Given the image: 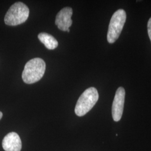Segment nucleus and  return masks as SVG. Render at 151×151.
<instances>
[{"label": "nucleus", "mask_w": 151, "mask_h": 151, "mask_svg": "<svg viewBox=\"0 0 151 151\" xmlns=\"http://www.w3.org/2000/svg\"><path fill=\"white\" fill-rule=\"evenodd\" d=\"M45 68V62L40 58H35L29 60L22 73V80L27 84L38 82L43 77Z\"/></svg>", "instance_id": "f257e3e1"}, {"label": "nucleus", "mask_w": 151, "mask_h": 151, "mask_svg": "<svg viewBox=\"0 0 151 151\" xmlns=\"http://www.w3.org/2000/svg\"><path fill=\"white\" fill-rule=\"evenodd\" d=\"M99 99V93L95 87H90L83 92L79 97L75 111L78 116H82L90 111L96 104Z\"/></svg>", "instance_id": "f03ea898"}, {"label": "nucleus", "mask_w": 151, "mask_h": 151, "mask_svg": "<svg viewBox=\"0 0 151 151\" xmlns=\"http://www.w3.org/2000/svg\"><path fill=\"white\" fill-rule=\"evenodd\" d=\"M29 15V9L27 6L21 2H16L7 12L4 21L6 25L16 26L25 22Z\"/></svg>", "instance_id": "7ed1b4c3"}, {"label": "nucleus", "mask_w": 151, "mask_h": 151, "mask_svg": "<svg viewBox=\"0 0 151 151\" xmlns=\"http://www.w3.org/2000/svg\"><path fill=\"white\" fill-rule=\"evenodd\" d=\"M127 19V14L123 9H119L115 11L111 17L109 25L107 40L110 44L115 43L124 27Z\"/></svg>", "instance_id": "20e7f679"}, {"label": "nucleus", "mask_w": 151, "mask_h": 151, "mask_svg": "<svg viewBox=\"0 0 151 151\" xmlns=\"http://www.w3.org/2000/svg\"><path fill=\"white\" fill-rule=\"evenodd\" d=\"M125 91L123 87L117 89L112 105V116L115 122H119L122 117L124 110Z\"/></svg>", "instance_id": "39448f33"}, {"label": "nucleus", "mask_w": 151, "mask_h": 151, "mask_svg": "<svg viewBox=\"0 0 151 151\" xmlns=\"http://www.w3.org/2000/svg\"><path fill=\"white\" fill-rule=\"evenodd\" d=\"M72 14L73 10L69 7L62 9L57 14L55 22L60 30L63 32H70L69 28L72 24V20L71 19Z\"/></svg>", "instance_id": "423d86ee"}, {"label": "nucleus", "mask_w": 151, "mask_h": 151, "mask_svg": "<svg viewBox=\"0 0 151 151\" xmlns=\"http://www.w3.org/2000/svg\"><path fill=\"white\" fill-rule=\"evenodd\" d=\"M2 147L5 151H20L22 140L16 133L11 132L6 135L2 140Z\"/></svg>", "instance_id": "0eeeda50"}, {"label": "nucleus", "mask_w": 151, "mask_h": 151, "mask_svg": "<svg viewBox=\"0 0 151 151\" xmlns=\"http://www.w3.org/2000/svg\"><path fill=\"white\" fill-rule=\"evenodd\" d=\"M39 40L45 47L50 50H53L58 47L57 40L52 35L45 32H41L38 35Z\"/></svg>", "instance_id": "6e6552de"}, {"label": "nucleus", "mask_w": 151, "mask_h": 151, "mask_svg": "<svg viewBox=\"0 0 151 151\" xmlns=\"http://www.w3.org/2000/svg\"><path fill=\"white\" fill-rule=\"evenodd\" d=\"M147 30H148V34L149 38L150 39L151 42V17L149 19L148 24H147Z\"/></svg>", "instance_id": "1a4fd4ad"}, {"label": "nucleus", "mask_w": 151, "mask_h": 151, "mask_svg": "<svg viewBox=\"0 0 151 151\" xmlns=\"http://www.w3.org/2000/svg\"><path fill=\"white\" fill-rule=\"evenodd\" d=\"M2 116H3V114H2V113L1 112V111H0V120L1 119V118H2Z\"/></svg>", "instance_id": "9d476101"}]
</instances>
